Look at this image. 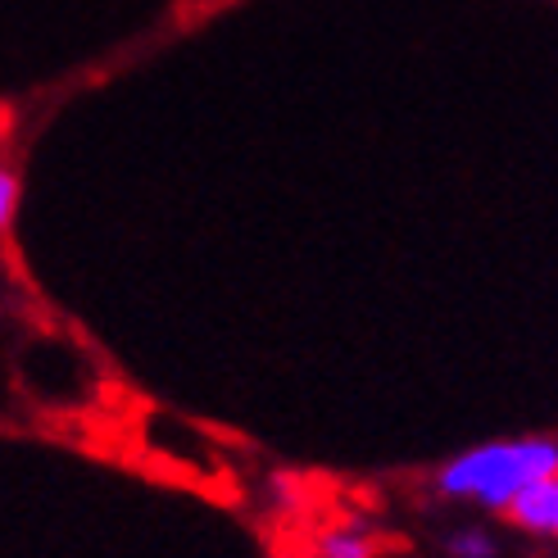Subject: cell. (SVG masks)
Returning a JSON list of instances; mask_svg holds the SVG:
<instances>
[{
  "mask_svg": "<svg viewBox=\"0 0 558 558\" xmlns=\"http://www.w3.org/2000/svg\"><path fill=\"white\" fill-rule=\"evenodd\" d=\"M549 472H558V440H495L445 463L436 490L454 499H477V505L505 513L522 486L549 477Z\"/></svg>",
  "mask_w": 558,
  "mask_h": 558,
  "instance_id": "1",
  "label": "cell"
},
{
  "mask_svg": "<svg viewBox=\"0 0 558 558\" xmlns=\"http://www.w3.org/2000/svg\"><path fill=\"white\" fill-rule=\"evenodd\" d=\"M505 518L522 532H536V536H558V472L549 477L522 486L513 495V505L505 509Z\"/></svg>",
  "mask_w": 558,
  "mask_h": 558,
  "instance_id": "2",
  "label": "cell"
},
{
  "mask_svg": "<svg viewBox=\"0 0 558 558\" xmlns=\"http://www.w3.org/2000/svg\"><path fill=\"white\" fill-rule=\"evenodd\" d=\"M381 541L373 532H364L359 522H341V526H327L314 545V558H377Z\"/></svg>",
  "mask_w": 558,
  "mask_h": 558,
  "instance_id": "3",
  "label": "cell"
},
{
  "mask_svg": "<svg viewBox=\"0 0 558 558\" xmlns=\"http://www.w3.org/2000/svg\"><path fill=\"white\" fill-rule=\"evenodd\" d=\"M450 554L454 558H495V545H490V536L486 532H454L450 536Z\"/></svg>",
  "mask_w": 558,
  "mask_h": 558,
  "instance_id": "4",
  "label": "cell"
},
{
  "mask_svg": "<svg viewBox=\"0 0 558 558\" xmlns=\"http://www.w3.org/2000/svg\"><path fill=\"white\" fill-rule=\"evenodd\" d=\"M14 209H19V178L5 169L0 173V222H5V228L14 222Z\"/></svg>",
  "mask_w": 558,
  "mask_h": 558,
  "instance_id": "5",
  "label": "cell"
}]
</instances>
